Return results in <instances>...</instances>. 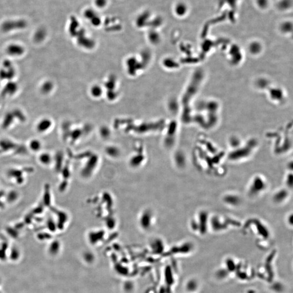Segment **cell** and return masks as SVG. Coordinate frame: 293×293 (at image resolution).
I'll return each mask as SVG.
<instances>
[{
	"mask_svg": "<svg viewBox=\"0 0 293 293\" xmlns=\"http://www.w3.org/2000/svg\"><path fill=\"white\" fill-rule=\"evenodd\" d=\"M40 148H41V146L38 142H35L34 141L33 142H32L30 144V149L35 152L39 151Z\"/></svg>",
	"mask_w": 293,
	"mask_h": 293,
	"instance_id": "cell-9",
	"label": "cell"
},
{
	"mask_svg": "<svg viewBox=\"0 0 293 293\" xmlns=\"http://www.w3.org/2000/svg\"><path fill=\"white\" fill-rule=\"evenodd\" d=\"M93 3L97 9L101 10L107 7L109 0H93Z\"/></svg>",
	"mask_w": 293,
	"mask_h": 293,
	"instance_id": "cell-8",
	"label": "cell"
},
{
	"mask_svg": "<svg viewBox=\"0 0 293 293\" xmlns=\"http://www.w3.org/2000/svg\"><path fill=\"white\" fill-rule=\"evenodd\" d=\"M197 287V284L194 281H190L187 284V288L188 290H191V291H193L194 290L196 289Z\"/></svg>",
	"mask_w": 293,
	"mask_h": 293,
	"instance_id": "cell-11",
	"label": "cell"
},
{
	"mask_svg": "<svg viewBox=\"0 0 293 293\" xmlns=\"http://www.w3.org/2000/svg\"><path fill=\"white\" fill-rule=\"evenodd\" d=\"M173 10L175 16L182 18L186 17L188 14L189 12V6L185 2L180 1L175 3Z\"/></svg>",
	"mask_w": 293,
	"mask_h": 293,
	"instance_id": "cell-1",
	"label": "cell"
},
{
	"mask_svg": "<svg viewBox=\"0 0 293 293\" xmlns=\"http://www.w3.org/2000/svg\"><path fill=\"white\" fill-rule=\"evenodd\" d=\"M19 256H20L19 251L17 249H16V248L13 249L11 250V259L13 261H16L19 257Z\"/></svg>",
	"mask_w": 293,
	"mask_h": 293,
	"instance_id": "cell-10",
	"label": "cell"
},
{
	"mask_svg": "<svg viewBox=\"0 0 293 293\" xmlns=\"http://www.w3.org/2000/svg\"><path fill=\"white\" fill-rule=\"evenodd\" d=\"M293 0H278L277 4V9L280 11H289L292 8Z\"/></svg>",
	"mask_w": 293,
	"mask_h": 293,
	"instance_id": "cell-2",
	"label": "cell"
},
{
	"mask_svg": "<svg viewBox=\"0 0 293 293\" xmlns=\"http://www.w3.org/2000/svg\"><path fill=\"white\" fill-rule=\"evenodd\" d=\"M60 243L57 241H54L51 243L48 248V252L51 255L55 256L59 253L60 250Z\"/></svg>",
	"mask_w": 293,
	"mask_h": 293,
	"instance_id": "cell-5",
	"label": "cell"
},
{
	"mask_svg": "<svg viewBox=\"0 0 293 293\" xmlns=\"http://www.w3.org/2000/svg\"><path fill=\"white\" fill-rule=\"evenodd\" d=\"M255 5L261 11L266 10L270 6V0H255Z\"/></svg>",
	"mask_w": 293,
	"mask_h": 293,
	"instance_id": "cell-6",
	"label": "cell"
},
{
	"mask_svg": "<svg viewBox=\"0 0 293 293\" xmlns=\"http://www.w3.org/2000/svg\"><path fill=\"white\" fill-rule=\"evenodd\" d=\"M97 15H98V13L95 9H93V8H88V9H85V11H84V17L90 21L92 19L96 17Z\"/></svg>",
	"mask_w": 293,
	"mask_h": 293,
	"instance_id": "cell-7",
	"label": "cell"
},
{
	"mask_svg": "<svg viewBox=\"0 0 293 293\" xmlns=\"http://www.w3.org/2000/svg\"><path fill=\"white\" fill-rule=\"evenodd\" d=\"M279 28L282 33H289L292 31L293 23L291 20H284L280 23Z\"/></svg>",
	"mask_w": 293,
	"mask_h": 293,
	"instance_id": "cell-3",
	"label": "cell"
},
{
	"mask_svg": "<svg viewBox=\"0 0 293 293\" xmlns=\"http://www.w3.org/2000/svg\"><path fill=\"white\" fill-rule=\"evenodd\" d=\"M52 156L48 152H42L39 156V161L40 164L44 166H49L52 162Z\"/></svg>",
	"mask_w": 293,
	"mask_h": 293,
	"instance_id": "cell-4",
	"label": "cell"
}]
</instances>
